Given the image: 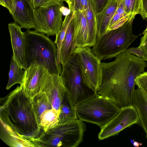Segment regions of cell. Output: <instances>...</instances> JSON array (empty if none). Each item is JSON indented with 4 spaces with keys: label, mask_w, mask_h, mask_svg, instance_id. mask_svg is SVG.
Returning <instances> with one entry per match:
<instances>
[{
    "label": "cell",
    "mask_w": 147,
    "mask_h": 147,
    "mask_svg": "<svg viewBox=\"0 0 147 147\" xmlns=\"http://www.w3.org/2000/svg\"><path fill=\"white\" fill-rule=\"evenodd\" d=\"M101 64L102 80L97 93L112 101L120 109L134 105L135 79L144 72L146 62L125 51L114 61Z\"/></svg>",
    "instance_id": "6da1fadb"
},
{
    "label": "cell",
    "mask_w": 147,
    "mask_h": 147,
    "mask_svg": "<svg viewBox=\"0 0 147 147\" xmlns=\"http://www.w3.org/2000/svg\"><path fill=\"white\" fill-rule=\"evenodd\" d=\"M1 109L22 136L36 141L41 128L33 108L31 98L25 92L22 85L18 86L5 98Z\"/></svg>",
    "instance_id": "7a4b0ae2"
},
{
    "label": "cell",
    "mask_w": 147,
    "mask_h": 147,
    "mask_svg": "<svg viewBox=\"0 0 147 147\" xmlns=\"http://www.w3.org/2000/svg\"><path fill=\"white\" fill-rule=\"evenodd\" d=\"M24 33L27 68L36 61L50 74L60 75L62 68L57 60V48L55 42L45 34L35 30H27Z\"/></svg>",
    "instance_id": "3957f363"
},
{
    "label": "cell",
    "mask_w": 147,
    "mask_h": 147,
    "mask_svg": "<svg viewBox=\"0 0 147 147\" xmlns=\"http://www.w3.org/2000/svg\"><path fill=\"white\" fill-rule=\"evenodd\" d=\"M134 18L128 20L117 29L96 37L95 44L91 51L101 61L115 57L120 53L126 51L138 37L134 34L132 31Z\"/></svg>",
    "instance_id": "277c9868"
},
{
    "label": "cell",
    "mask_w": 147,
    "mask_h": 147,
    "mask_svg": "<svg viewBox=\"0 0 147 147\" xmlns=\"http://www.w3.org/2000/svg\"><path fill=\"white\" fill-rule=\"evenodd\" d=\"M119 110L112 101L97 93L76 107L78 119L96 124L100 128L114 118Z\"/></svg>",
    "instance_id": "5b68a950"
},
{
    "label": "cell",
    "mask_w": 147,
    "mask_h": 147,
    "mask_svg": "<svg viewBox=\"0 0 147 147\" xmlns=\"http://www.w3.org/2000/svg\"><path fill=\"white\" fill-rule=\"evenodd\" d=\"M78 119L43 132L40 138L44 146L77 147L81 143L86 126Z\"/></svg>",
    "instance_id": "8992f818"
},
{
    "label": "cell",
    "mask_w": 147,
    "mask_h": 147,
    "mask_svg": "<svg viewBox=\"0 0 147 147\" xmlns=\"http://www.w3.org/2000/svg\"><path fill=\"white\" fill-rule=\"evenodd\" d=\"M62 66L60 76L66 93L75 107L97 93L84 82L76 53H73L68 61Z\"/></svg>",
    "instance_id": "52a82bcc"
},
{
    "label": "cell",
    "mask_w": 147,
    "mask_h": 147,
    "mask_svg": "<svg viewBox=\"0 0 147 147\" xmlns=\"http://www.w3.org/2000/svg\"><path fill=\"white\" fill-rule=\"evenodd\" d=\"M66 8L63 3H55L34 8V30L48 36L56 35L61 28Z\"/></svg>",
    "instance_id": "ba28073f"
},
{
    "label": "cell",
    "mask_w": 147,
    "mask_h": 147,
    "mask_svg": "<svg viewBox=\"0 0 147 147\" xmlns=\"http://www.w3.org/2000/svg\"><path fill=\"white\" fill-rule=\"evenodd\" d=\"M73 53L77 55L84 82L89 88L97 92L102 80L101 61L89 47H76Z\"/></svg>",
    "instance_id": "9c48e42d"
},
{
    "label": "cell",
    "mask_w": 147,
    "mask_h": 147,
    "mask_svg": "<svg viewBox=\"0 0 147 147\" xmlns=\"http://www.w3.org/2000/svg\"><path fill=\"white\" fill-rule=\"evenodd\" d=\"M138 120V112L134 105L120 108L116 115L101 128L98 138L101 140L117 135L126 128L137 124Z\"/></svg>",
    "instance_id": "30bf717a"
},
{
    "label": "cell",
    "mask_w": 147,
    "mask_h": 147,
    "mask_svg": "<svg viewBox=\"0 0 147 147\" xmlns=\"http://www.w3.org/2000/svg\"><path fill=\"white\" fill-rule=\"evenodd\" d=\"M50 74L47 69L36 61L25 69L22 86L26 94L32 98L40 92L44 81Z\"/></svg>",
    "instance_id": "8fae6325"
},
{
    "label": "cell",
    "mask_w": 147,
    "mask_h": 147,
    "mask_svg": "<svg viewBox=\"0 0 147 147\" xmlns=\"http://www.w3.org/2000/svg\"><path fill=\"white\" fill-rule=\"evenodd\" d=\"M40 92L46 94L53 108L60 110L66 93L60 75L50 74L44 81Z\"/></svg>",
    "instance_id": "7c38bea8"
},
{
    "label": "cell",
    "mask_w": 147,
    "mask_h": 147,
    "mask_svg": "<svg viewBox=\"0 0 147 147\" xmlns=\"http://www.w3.org/2000/svg\"><path fill=\"white\" fill-rule=\"evenodd\" d=\"M1 139L12 147L37 146L36 143L21 135L17 131L6 115L1 116Z\"/></svg>",
    "instance_id": "4fadbf2b"
},
{
    "label": "cell",
    "mask_w": 147,
    "mask_h": 147,
    "mask_svg": "<svg viewBox=\"0 0 147 147\" xmlns=\"http://www.w3.org/2000/svg\"><path fill=\"white\" fill-rule=\"evenodd\" d=\"M12 47L13 57L18 64L23 69L27 68L26 55V42L25 33L21 28L15 22L8 25Z\"/></svg>",
    "instance_id": "5bb4252c"
},
{
    "label": "cell",
    "mask_w": 147,
    "mask_h": 147,
    "mask_svg": "<svg viewBox=\"0 0 147 147\" xmlns=\"http://www.w3.org/2000/svg\"><path fill=\"white\" fill-rule=\"evenodd\" d=\"M32 0H16L15 11L11 16L21 28L30 30L34 27Z\"/></svg>",
    "instance_id": "9a60e30c"
},
{
    "label": "cell",
    "mask_w": 147,
    "mask_h": 147,
    "mask_svg": "<svg viewBox=\"0 0 147 147\" xmlns=\"http://www.w3.org/2000/svg\"><path fill=\"white\" fill-rule=\"evenodd\" d=\"M74 41L76 47H88V30L84 12L74 11Z\"/></svg>",
    "instance_id": "2e32d148"
},
{
    "label": "cell",
    "mask_w": 147,
    "mask_h": 147,
    "mask_svg": "<svg viewBox=\"0 0 147 147\" xmlns=\"http://www.w3.org/2000/svg\"><path fill=\"white\" fill-rule=\"evenodd\" d=\"M120 0H110L106 7L100 12L96 15L97 36L105 34L110 22L116 12Z\"/></svg>",
    "instance_id": "e0dca14e"
},
{
    "label": "cell",
    "mask_w": 147,
    "mask_h": 147,
    "mask_svg": "<svg viewBox=\"0 0 147 147\" xmlns=\"http://www.w3.org/2000/svg\"><path fill=\"white\" fill-rule=\"evenodd\" d=\"M73 18L69 25L61 46L59 61L62 65H64L68 61L76 47L74 41V24Z\"/></svg>",
    "instance_id": "ac0fdd59"
},
{
    "label": "cell",
    "mask_w": 147,
    "mask_h": 147,
    "mask_svg": "<svg viewBox=\"0 0 147 147\" xmlns=\"http://www.w3.org/2000/svg\"><path fill=\"white\" fill-rule=\"evenodd\" d=\"M87 3L83 11L86 20L88 30V47L95 44L97 35L96 13L92 0H87Z\"/></svg>",
    "instance_id": "d6986e66"
},
{
    "label": "cell",
    "mask_w": 147,
    "mask_h": 147,
    "mask_svg": "<svg viewBox=\"0 0 147 147\" xmlns=\"http://www.w3.org/2000/svg\"><path fill=\"white\" fill-rule=\"evenodd\" d=\"M134 106L139 117L137 124L143 128L147 138V100L138 88L135 90Z\"/></svg>",
    "instance_id": "ffe728a7"
},
{
    "label": "cell",
    "mask_w": 147,
    "mask_h": 147,
    "mask_svg": "<svg viewBox=\"0 0 147 147\" xmlns=\"http://www.w3.org/2000/svg\"><path fill=\"white\" fill-rule=\"evenodd\" d=\"M78 119L76 107L73 105L66 93L60 108L58 124L65 123Z\"/></svg>",
    "instance_id": "44dd1931"
},
{
    "label": "cell",
    "mask_w": 147,
    "mask_h": 147,
    "mask_svg": "<svg viewBox=\"0 0 147 147\" xmlns=\"http://www.w3.org/2000/svg\"><path fill=\"white\" fill-rule=\"evenodd\" d=\"M59 112L60 110L53 108L45 111L42 113L39 125L44 132H46L58 125Z\"/></svg>",
    "instance_id": "7402d4cb"
},
{
    "label": "cell",
    "mask_w": 147,
    "mask_h": 147,
    "mask_svg": "<svg viewBox=\"0 0 147 147\" xmlns=\"http://www.w3.org/2000/svg\"><path fill=\"white\" fill-rule=\"evenodd\" d=\"M31 98L33 108L39 124L42 113L45 111L53 107L47 96L43 92H40Z\"/></svg>",
    "instance_id": "603a6c76"
},
{
    "label": "cell",
    "mask_w": 147,
    "mask_h": 147,
    "mask_svg": "<svg viewBox=\"0 0 147 147\" xmlns=\"http://www.w3.org/2000/svg\"><path fill=\"white\" fill-rule=\"evenodd\" d=\"M20 66L12 57L10 66V69L8 74L9 80L6 89H9L13 85L19 84H23L24 82L25 70Z\"/></svg>",
    "instance_id": "cb8c5ba5"
},
{
    "label": "cell",
    "mask_w": 147,
    "mask_h": 147,
    "mask_svg": "<svg viewBox=\"0 0 147 147\" xmlns=\"http://www.w3.org/2000/svg\"><path fill=\"white\" fill-rule=\"evenodd\" d=\"M74 12L70 11L65 16L60 30L56 34V39L54 42L57 46V59L58 63L61 64L59 61L60 55L62 44L71 21L74 17Z\"/></svg>",
    "instance_id": "d4e9b609"
},
{
    "label": "cell",
    "mask_w": 147,
    "mask_h": 147,
    "mask_svg": "<svg viewBox=\"0 0 147 147\" xmlns=\"http://www.w3.org/2000/svg\"><path fill=\"white\" fill-rule=\"evenodd\" d=\"M125 13L136 15L139 14L141 0H123Z\"/></svg>",
    "instance_id": "484cf974"
},
{
    "label": "cell",
    "mask_w": 147,
    "mask_h": 147,
    "mask_svg": "<svg viewBox=\"0 0 147 147\" xmlns=\"http://www.w3.org/2000/svg\"><path fill=\"white\" fill-rule=\"evenodd\" d=\"M136 84L147 100V72L139 75L135 79Z\"/></svg>",
    "instance_id": "4316f807"
},
{
    "label": "cell",
    "mask_w": 147,
    "mask_h": 147,
    "mask_svg": "<svg viewBox=\"0 0 147 147\" xmlns=\"http://www.w3.org/2000/svg\"><path fill=\"white\" fill-rule=\"evenodd\" d=\"M96 14L101 12L106 7L110 0H92Z\"/></svg>",
    "instance_id": "83f0119b"
},
{
    "label": "cell",
    "mask_w": 147,
    "mask_h": 147,
    "mask_svg": "<svg viewBox=\"0 0 147 147\" xmlns=\"http://www.w3.org/2000/svg\"><path fill=\"white\" fill-rule=\"evenodd\" d=\"M16 0H0V4L6 8L11 15L14 12Z\"/></svg>",
    "instance_id": "f1b7e54d"
},
{
    "label": "cell",
    "mask_w": 147,
    "mask_h": 147,
    "mask_svg": "<svg viewBox=\"0 0 147 147\" xmlns=\"http://www.w3.org/2000/svg\"><path fill=\"white\" fill-rule=\"evenodd\" d=\"M82 0H67L69 9L70 11L74 12L80 10Z\"/></svg>",
    "instance_id": "f546056e"
},
{
    "label": "cell",
    "mask_w": 147,
    "mask_h": 147,
    "mask_svg": "<svg viewBox=\"0 0 147 147\" xmlns=\"http://www.w3.org/2000/svg\"><path fill=\"white\" fill-rule=\"evenodd\" d=\"M126 51L130 54L135 55L140 57H143L145 55L144 51L139 46L137 47L130 48L128 49Z\"/></svg>",
    "instance_id": "4dcf8cb0"
},
{
    "label": "cell",
    "mask_w": 147,
    "mask_h": 147,
    "mask_svg": "<svg viewBox=\"0 0 147 147\" xmlns=\"http://www.w3.org/2000/svg\"><path fill=\"white\" fill-rule=\"evenodd\" d=\"M145 52L144 56L142 58L144 61L147 62V34H144L141 39L139 46Z\"/></svg>",
    "instance_id": "1f68e13d"
},
{
    "label": "cell",
    "mask_w": 147,
    "mask_h": 147,
    "mask_svg": "<svg viewBox=\"0 0 147 147\" xmlns=\"http://www.w3.org/2000/svg\"><path fill=\"white\" fill-rule=\"evenodd\" d=\"M139 14L144 19H147V0H141Z\"/></svg>",
    "instance_id": "d6a6232c"
},
{
    "label": "cell",
    "mask_w": 147,
    "mask_h": 147,
    "mask_svg": "<svg viewBox=\"0 0 147 147\" xmlns=\"http://www.w3.org/2000/svg\"><path fill=\"white\" fill-rule=\"evenodd\" d=\"M66 1L67 0H43V5L55 3H62L63 2Z\"/></svg>",
    "instance_id": "836d02e7"
},
{
    "label": "cell",
    "mask_w": 147,
    "mask_h": 147,
    "mask_svg": "<svg viewBox=\"0 0 147 147\" xmlns=\"http://www.w3.org/2000/svg\"><path fill=\"white\" fill-rule=\"evenodd\" d=\"M43 0H32L33 7L34 8L38 7L43 5Z\"/></svg>",
    "instance_id": "e575fe53"
},
{
    "label": "cell",
    "mask_w": 147,
    "mask_h": 147,
    "mask_svg": "<svg viewBox=\"0 0 147 147\" xmlns=\"http://www.w3.org/2000/svg\"><path fill=\"white\" fill-rule=\"evenodd\" d=\"M133 144L134 146L137 147H138L142 145V143L136 141H134Z\"/></svg>",
    "instance_id": "d590c367"
},
{
    "label": "cell",
    "mask_w": 147,
    "mask_h": 147,
    "mask_svg": "<svg viewBox=\"0 0 147 147\" xmlns=\"http://www.w3.org/2000/svg\"><path fill=\"white\" fill-rule=\"evenodd\" d=\"M142 34H147V26L146 29L143 31Z\"/></svg>",
    "instance_id": "8d00e7d4"
},
{
    "label": "cell",
    "mask_w": 147,
    "mask_h": 147,
    "mask_svg": "<svg viewBox=\"0 0 147 147\" xmlns=\"http://www.w3.org/2000/svg\"><path fill=\"white\" fill-rule=\"evenodd\" d=\"M130 142H131V143L132 144H133L134 142L135 141V140H133V139H131L130 140Z\"/></svg>",
    "instance_id": "74e56055"
}]
</instances>
